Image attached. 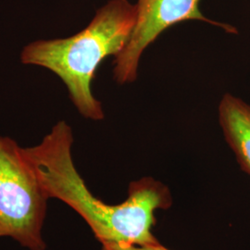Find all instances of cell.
Masks as SVG:
<instances>
[{
    "mask_svg": "<svg viewBox=\"0 0 250 250\" xmlns=\"http://www.w3.org/2000/svg\"><path fill=\"white\" fill-rule=\"evenodd\" d=\"M72 128L59 122L41 143L22 148L48 198L69 206L88 224L100 242L129 245L161 243L153 232L155 213L171 208L170 188L151 176L133 181L125 201L107 204L93 195L72 160Z\"/></svg>",
    "mask_w": 250,
    "mask_h": 250,
    "instance_id": "obj_1",
    "label": "cell"
},
{
    "mask_svg": "<svg viewBox=\"0 0 250 250\" xmlns=\"http://www.w3.org/2000/svg\"><path fill=\"white\" fill-rule=\"evenodd\" d=\"M135 16V5L128 0H110L81 32L67 38L32 42L22 49L21 61L54 72L66 85L81 115L101 121L105 114L93 95L92 82L99 65L124 49Z\"/></svg>",
    "mask_w": 250,
    "mask_h": 250,
    "instance_id": "obj_2",
    "label": "cell"
},
{
    "mask_svg": "<svg viewBox=\"0 0 250 250\" xmlns=\"http://www.w3.org/2000/svg\"><path fill=\"white\" fill-rule=\"evenodd\" d=\"M48 199L22 147L0 135V237L29 250H45L42 229Z\"/></svg>",
    "mask_w": 250,
    "mask_h": 250,
    "instance_id": "obj_3",
    "label": "cell"
},
{
    "mask_svg": "<svg viewBox=\"0 0 250 250\" xmlns=\"http://www.w3.org/2000/svg\"><path fill=\"white\" fill-rule=\"evenodd\" d=\"M201 0H137L134 28L124 49L114 57L113 78L117 83H132L137 78L138 66L145 50L161 34L186 21H199L223 28L228 33L235 30L215 21L201 12Z\"/></svg>",
    "mask_w": 250,
    "mask_h": 250,
    "instance_id": "obj_4",
    "label": "cell"
},
{
    "mask_svg": "<svg viewBox=\"0 0 250 250\" xmlns=\"http://www.w3.org/2000/svg\"><path fill=\"white\" fill-rule=\"evenodd\" d=\"M219 122L237 163L250 177V104L232 94H224L219 105Z\"/></svg>",
    "mask_w": 250,
    "mask_h": 250,
    "instance_id": "obj_5",
    "label": "cell"
},
{
    "mask_svg": "<svg viewBox=\"0 0 250 250\" xmlns=\"http://www.w3.org/2000/svg\"><path fill=\"white\" fill-rule=\"evenodd\" d=\"M100 250H172L166 248L161 243L153 245H129L120 243L101 244Z\"/></svg>",
    "mask_w": 250,
    "mask_h": 250,
    "instance_id": "obj_6",
    "label": "cell"
}]
</instances>
